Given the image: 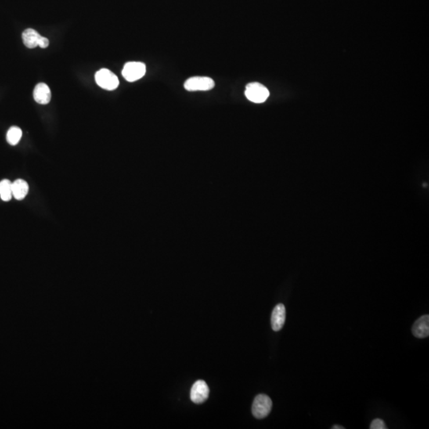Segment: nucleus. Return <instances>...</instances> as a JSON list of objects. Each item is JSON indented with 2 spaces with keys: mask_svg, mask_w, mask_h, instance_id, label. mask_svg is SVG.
I'll list each match as a JSON object with an SVG mask.
<instances>
[{
  "mask_svg": "<svg viewBox=\"0 0 429 429\" xmlns=\"http://www.w3.org/2000/svg\"><path fill=\"white\" fill-rule=\"evenodd\" d=\"M246 97L253 103H264L269 97V90L259 83H250L247 84L245 91Z\"/></svg>",
  "mask_w": 429,
  "mask_h": 429,
  "instance_id": "f257e3e1",
  "label": "nucleus"
},
{
  "mask_svg": "<svg viewBox=\"0 0 429 429\" xmlns=\"http://www.w3.org/2000/svg\"><path fill=\"white\" fill-rule=\"evenodd\" d=\"M272 406V401L268 396L259 394L254 398L252 405V413L257 419H263L270 414Z\"/></svg>",
  "mask_w": 429,
  "mask_h": 429,
  "instance_id": "f03ea898",
  "label": "nucleus"
},
{
  "mask_svg": "<svg viewBox=\"0 0 429 429\" xmlns=\"http://www.w3.org/2000/svg\"><path fill=\"white\" fill-rule=\"evenodd\" d=\"M95 82L100 88L109 91L116 89L120 84V80L117 76L109 69H100L95 73Z\"/></svg>",
  "mask_w": 429,
  "mask_h": 429,
  "instance_id": "7ed1b4c3",
  "label": "nucleus"
},
{
  "mask_svg": "<svg viewBox=\"0 0 429 429\" xmlns=\"http://www.w3.org/2000/svg\"><path fill=\"white\" fill-rule=\"evenodd\" d=\"M146 72V65L142 62H127L123 67L122 74L129 82H134L142 78Z\"/></svg>",
  "mask_w": 429,
  "mask_h": 429,
  "instance_id": "20e7f679",
  "label": "nucleus"
},
{
  "mask_svg": "<svg viewBox=\"0 0 429 429\" xmlns=\"http://www.w3.org/2000/svg\"><path fill=\"white\" fill-rule=\"evenodd\" d=\"M185 89L189 92L209 91L215 87L214 80L210 77H194L188 79L184 84Z\"/></svg>",
  "mask_w": 429,
  "mask_h": 429,
  "instance_id": "39448f33",
  "label": "nucleus"
},
{
  "mask_svg": "<svg viewBox=\"0 0 429 429\" xmlns=\"http://www.w3.org/2000/svg\"><path fill=\"white\" fill-rule=\"evenodd\" d=\"M208 386L204 381L198 380L193 384L190 393L192 402L196 404L203 403L208 398Z\"/></svg>",
  "mask_w": 429,
  "mask_h": 429,
  "instance_id": "423d86ee",
  "label": "nucleus"
},
{
  "mask_svg": "<svg viewBox=\"0 0 429 429\" xmlns=\"http://www.w3.org/2000/svg\"><path fill=\"white\" fill-rule=\"evenodd\" d=\"M286 322V308L282 304H278L273 310L271 315V326L273 330L278 332L283 328Z\"/></svg>",
  "mask_w": 429,
  "mask_h": 429,
  "instance_id": "0eeeda50",
  "label": "nucleus"
},
{
  "mask_svg": "<svg viewBox=\"0 0 429 429\" xmlns=\"http://www.w3.org/2000/svg\"><path fill=\"white\" fill-rule=\"evenodd\" d=\"M412 334L416 338L423 339L429 336V315H424L419 318L412 326Z\"/></svg>",
  "mask_w": 429,
  "mask_h": 429,
  "instance_id": "6e6552de",
  "label": "nucleus"
},
{
  "mask_svg": "<svg viewBox=\"0 0 429 429\" xmlns=\"http://www.w3.org/2000/svg\"><path fill=\"white\" fill-rule=\"evenodd\" d=\"M34 100L39 104L49 103L51 99V92L49 86L44 83H40L35 86L34 90Z\"/></svg>",
  "mask_w": 429,
  "mask_h": 429,
  "instance_id": "1a4fd4ad",
  "label": "nucleus"
},
{
  "mask_svg": "<svg viewBox=\"0 0 429 429\" xmlns=\"http://www.w3.org/2000/svg\"><path fill=\"white\" fill-rule=\"evenodd\" d=\"M22 37L24 45L29 49H34L38 46L41 36L34 29L29 28L24 30Z\"/></svg>",
  "mask_w": 429,
  "mask_h": 429,
  "instance_id": "9d476101",
  "label": "nucleus"
},
{
  "mask_svg": "<svg viewBox=\"0 0 429 429\" xmlns=\"http://www.w3.org/2000/svg\"><path fill=\"white\" fill-rule=\"evenodd\" d=\"M28 192L29 185L24 180L18 179L12 183V193L16 200H23Z\"/></svg>",
  "mask_w": 429,
  "mask_h": 429,
  "instance_id": "9b49d317",
  "label": "nucleus"
},
{
  "mask_svg": "<svg viewBox=\"0 0 429 429\" xmlns=\"http://www.w3.org/2000/svg\"><path fill=\"white\" fill-rule=\"evenodd\" d=\"M0 197L4 201H9L13 197L12 193V182L9 180L0 181Z\"/></svg>",
  "mask_w": 429,
  "mask_h": 429,
  "instance_id": "f8f14e48",
  "label": "nucleus"
},
{
  "mask_svg": "<svg viewBox=\"0 0 429 429\" xmlns=\"http://www.w3.org/2000/svg\"><path fill=\"white\" fill-rule=\"evenodd\" d=\"M23 135V131L19 127H12L9 129L7 134V141L12 146H15L19 143Z\"/></svg>",
  "mask_w": 429,
  "mask_h": 429,
  "instance_id": "ddd939ff",
  "label": "nucleus"
},
{
  "mask_svg": "<svg viewBox=\"0 0 429 429\" xmlns=\"http://www.w3.org/2000/svg\"><path fill=\"white\" fill-rule=\"evenodd\" d=\"M370 429H386L387 427H386V423L383 421V420H381V419H375L372 421L371 424H370V427H369Z\"/></svg>",
  "mask_w": 429,
  "mask_h": 429,
  "instance_id": "4468645a",
  "label": "nucleus"
},
{
  "mask_svg": "<svg viewBox=\"0 0 429 429\" xmlns=\"http://www.w3.org/2000/svg\"><path fill=\"white\" fill-rule=\"evenodd\" d=\"M49 39L46 38V37H42V36H41V38H40L39 43H38V46L41 47L42 49H45V48L49 46Z\"/></svg>",
  "mask_w": 429,
  "mask_h": 429,
  "instance_id": "2eb2a0df",
  "label": "nucleus"
},
{
  "mask_svg": "<svg viewBox=\"0 0 429 429\" xmlns=\"http://www.w3.org/2000/svg\"><path fill=\"white\" fill-rule=\"evenodd\" d=\"M332 428H333V429H344V427H343V426H340V425H335V426H333V427H332Z\"/></svg>",
  "mask_w": 429,
  "mask_h": 429,
  "instance_id": "dca6fc26",
  "label": "nucleus"
}]
</instances>
